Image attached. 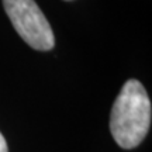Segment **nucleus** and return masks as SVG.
<instances>
[{
	"mask_svg": "<svg viewBox=\"0 0 152 152\" xmlns=\"http://www.w3.org/2000/svg\"><path fill=\"white\" fill-rule=\"evenodd\" d=\"M0 152H9V148H7V142H6L4 137L1 135V132H0Z\"/></svg>",
	"mask_w": 152,
	"mask_h": 152,
	"instance_id": "nucleus-3",
	"label": "nucleus"
},
{
	"mask_svg": "<svg viewBox=\"0 0 152 152\" xmlns=\"http://www.w3.org/2000/svg\"><path fill=\"white\" fill-rule=\"evenodd\" d=\"M3 6L18 35L37 51L54 48L55 37L35 0H3Z\"/></svg>",
	"mask_w": 152,
	"mask_h": 152,
	"instance_id": "nucleus-2",
	"label": "nucleus"
},
{
	"mask_svg": "<svg viewBox=\"0 0 152 152\" xmlns=\"http://www.w3.org/2000/svg\"><path fill=\"white\" fill-rule=\"evenodd\" d=\"M151 115V100L145 87L135 79L127 80L110 115V131L115 142L124 149L138 147L148 134Z\"/></svg>",
	"mask_w": 152,
	"mask_h": 152,
	"instance_id": "nucleus-1",
	"label": "nucleus"
}]
</instances>
